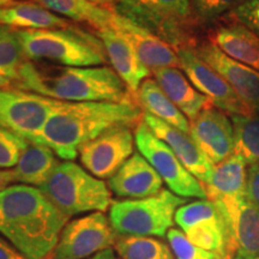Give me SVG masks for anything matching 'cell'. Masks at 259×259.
Returning <instances> with one entry per match:
<instances>
[{
  "instance_id": "cell-1",
  "label": "cell",
  "mask_w": 259,
  "mask_h": 259,
  "mask_svg": "<svg viewBox=\"0 0 259 259\" xmlns=\"http://www.w3.org/2000/svg\"><path fill=\"white\" fill-rule=\"evenodd\" d=\"M69 220L38 187L18 184L0 192V234L29 259L50 257Z\"/></svg>"
},
{
  "instance_id": "cell-2",
  "label": "cell",
  "mask_w": 259,
  "mask_h": 259,
  "mask_svg": "<svg viewBox=\"0 0 259 259\" xmlns=\"http://www.w3.org/2000/svg\"><path fill=\"white\" fill-rule=\"evenodd\" d=\"M144 113L135 100L122 102H59L34 143L46 145L61 160L72 161L79 149L116 126H131Z\"/></svg>"
},
{
  "instance_id": "cell-3",
  "label": "cell",
  "mask_w": 259,
  "mask_h": 259,
  "mask_svg": "<svg viewBox=\"0 0 259 259\" xmlns=\"http://www.w3.org/2000/svg\"><path fill=\"white\" fill-rule=\"evenodd\" d=\"M16 88L60 102H122L127 87L109 66L73 67L25 60Z\"/></svg>"
},
{
  "instance_id": "cell-4",
  "label": "cell",
  "mask_w": 259,
  "mask_h": 259,
  "mask_svg": "<svg viewBox=\"0 0 259 259\" xmlns=\"http://www.w3.org/2000/svg\"><path fill=\"white\" fill-rule=\"evenodd\" d=\"M17 35L29 61L73 67L105 66L108 63L100 38L77 28L17 29Z\"/></svg>"
},
{
  "instance_id": "cell-5",
  "label": "cell",
  "mask_w": 259,
  "mask_h": 259,
  "mask_svg": "<svg viewBox=\"0 0 259 259\" xmlns=\"http://www.w3.org/2000/svg\"><path fill=\"white\" fill-rule=\"evenodd\" d=\"M40 190L69 218L85 212H105L113 203L111 190L105 181L72 161L58 164Z\"/></svg>"
},
{
  "instance_id": "cell-6",
  "label": "cell",
  "mask_w": 259,
  "mask_h": 259,
  "mask_svg": "<svg viewBox=\"0 0 259 259\" xmlns=\"http://www.w3.org/2000/svg\"><path fill=\"white\" fill-rule=\"evenodd\" d=\"M186 200L163 189L148 198L113 202L109 222L118 235L163 238L173 228L177 210Z\"/></svg>"
},
{
  "instance_id": "cell-7",
  "label": "cell",
  "mask_w": 259,
  "mask_h": 259,
  "mask_svg": "<svg viewBox=\"0 0 259 259\" xmlns=\"http://www.w3.org/2000/svg\"><path fill=\"white\" fill-rule=\"evenodd\" d=\"M174 221L193 245L223 257H235L236 244L216 204L209 199L186 203L177 210Z\"/></svg>"
},
{
  "instance_id": "cell-8",
  "label": "cell",
  "mask_w": 259,
  "mask_h": 259,
  "mask_svg": "<svg viewBox=\"0 0 259 259\" xmlns=\"http://www.w3.org/2000/svg\"><path fill=\"white\" fill-rule=\"evenodd\" d=\"M135 143L166 183L169 191L183 198L208 199L203 184L184 167L173 150L148 127L142 119L135 128Z\"/></svg>"
},
{
  "instance_id": "cell-9",
  "label": "cell",
  "mask_w": 259,
  "mask_h": 259,
  "mask_svg": "<svg viewBox=\"0 0 259 259\" xmlns=\"http://www.w3.org/2000/svg\"><path fill=\"white\" fill-rule=\"evenodd\" d=\"M118 234L103 212H90L73 219L61 231L52 259H89L112 248Z\"/></svg>"
},
{
  "instance_id": "cell-10",
  "label": "cell",
  "mask_w": 259,
  "mask_h": 259,
  "mask_svg": "<svg viewBox=\"0 0 259 259\" xmlns=\"http://www.w3.org/2000/svg\"><path fill=\"white\" fill-rule=\"evenodd\" d=\"M60 101L19 89H0V126L34 143Z\"/></svg>"
},
{
  "instance_id": "cell-11",
  "label": "cell",
  "mask_w": 259,
  "mask_h": 259,
  "mask_svg": "<svg viewBox=\"0 0 259 259\" xmlns=\"http://www.w3.org/2000/svg\"><path fill=\"white\" fill-rule=\"evenodd\" d=\"M180 69L193 87L218 108L231 115H253L255 113L236 95L232 87L197 56L192 47L177 50Z\"/></svg>"
},
{
  "instance_id": "cell-12",
  "label": "cell",
  "mask_w": 259,
  "mask_h": 259,
  "mask_svg": "<svg viewBox=\"0 0 259 259\" xmlns=\"http://www.w3.org/2000/svg\"><path fill=\"white\" fill-rule=\"evenodd\" d=\"M135 134L131 126H116L79 149L83 167L99 179H111L134 155Z\"/></svg>"
},
{
  "instance_id": "cell-13",
  "label": "cell",
  "mask_w": 259,
  "mask_h": 259,
  "mask_svg": "<svg viewBox=\"0 0 259 259\" xmlns=\"http://www.w3.org/2000/svg\"><path fill=\"white\" fill-rule=\"evenodd\" d=\"M190 135L204 155L218 164L235 151V132L226 112L209 103L190 121Z\"/></svg>"
},
{
  "instance_id": "cell-14",
  "label": "cell",
  "mask_w": 259,
  "mask_h": 259,
  "mask_svg": "<svg viewBox=\"0 0 259 259\" xmlns=\"http://www.w3.org/2000/svg\"><path fill=\"white\" fill-rule=\"evenodd\" d=\"M196 54L226 80L254 113H259V71L226 56L210 41L192 47Z\"/></svg>"
},
{
  "instance_id": "cell-15",
  "label": "cell",
  "mask_w": 259,
  "mask_h": 259,
  "mask_svg": "<svg viewBox=\"0 0 259 259\" xmlns=\"http://www.w3.org/2000/svg\"><path fill=\"white\" fill-rule=\"evenodd\" d=\"M213 203L228 223L236 244V254L259 259V210L247 198V194L213 200Z\"/></svg>"
},
{
  "instance_id": "cell-16",
  "label": "cell",
  "mask_w": 259,
  "mask_h": 259,
  "mask_svg": "<svg viewBox=\"0 0 259 259\" xmlns=\"http://www.w3.org/2000/svg\"><path fill=\"white\" fill-rule=\"evenodd\" d=\"M111 28L131 45L151 72L162 67H180L177 51L169 44L131 19L114 12Z\"/></svg>"
},
{
  "instance_id": "cell-17",
  "label": "cell",
  "mask_w": 259,
  "mask_h": 259,
  "mask_svg": "<svg viewBox=\"0 0 259 259\" xmlns=\"http://www.w3.org/2000/svg\"><path fill=\"white\" fill-rule=\"evenodd\" d=\"M143 121L173 150L184 167L197 178L203 186L211 180L215 164L204 155L190 134L180 131L148 113L143 114Z\"/></svg>"
},
{
  "instance_id": "cell-18",
  "label": "cell",
  "mask_w": 259,
  "mask_h": 259,
  "mask_svg": "<svg viewBox=\"0 0 259 259\" xmlns=\"http://www.w3.org/2000/svg\"><path fill=\"white\" fill-rule=\"evenodd\" d=\"M163 180L143 155L135 153L108 180V187L119 198L143 199L162 191Z\"/></svg>"
},
{
  "instance_id": "cell-19",
  "label": "cell",
  "mask_w": 259,
  "mask_h": 259,
  "mask_svg": "<svg viewBox=\"0 0 259 259\" xmlns=\"http://www.w3.org/2000/svg\"><path fill=\"white\" fill-rule=\"evenodd\" d=\"M97 37L102 42L112 69L127 87L128 92L137 95L142 83L151 71L139 59L134 48L113 28L97 30Z\"/></svg>"
},
{
  "instance_id": "cell-20",
  "label": "cell",
  "mask_w": 259,
  "mask_h": 259,
  "mask_svg": "<svg viewBox=\"0 0 259 259\" xmlns=\"http://www.w3.org/2000/svg\"><path fill=\"white\" fill-rule=\"evenodd\" d=\"M156 17L164 29V41L174 50L194 47L190 35L194 23L191 14V0H136Z\"/></svg>"
},
{
  "instance_id": "cell-21",
  "label": "cell",
  "mask_w": 259,
  "mask_h": 259,
  "mask_svg": "<svg viewBox=\"0 0 259 259\" xmlns=\"http://www.w3.org/2000/svg\"><path fill=\"white\" fill-rule=\"evenodd\" d=\"M222 19V23L209 34V41L226 56L259 71V37L234 19Z\"/></svg>"
},
{
  "instance_id": "cell-22",
  "label": "cell",
  "mask_w": 259,
  "mask_h": 259,
  "mask_svg": "<svg viewBox=\"0 0 259 259\" xmlns=\"http://www.w3.org/2000/svg\"><path fill=\"white\" fill-rule=\"evenodd\" d=\"M158 85L190 121L194 120L209 103V99L193 87L179 67H162L153 71Z\"/></svg>"
},
{
  "instance_id": "cell-23",
  "label": "cell",
  "mask_w": 259,
  "mask_h": 259,
  "mask_svg": "<svg viewBox=\"0 0 259 259\" xmlns=\"http://www.w3.org/2000/svg\"><path fill=\"white\" fill-rule=\"evenodd\" d=\"M0 24L21 30L70 28L69 19L60 17L44 6L32 2H14L0 9Z\"/></svg>"
},
{
  "instance_id": "cell-24",
  "label": "cell",
  "mask_w": 259,
  "mask_h": 259,
  "mask_svg": "<svg viewBox=\"0 0 259 259\" xmlns=\"http://www.w3.org/2000/svg\"><path fill=\"white\" fill-rule=\"evenodd\" d=\"M247 162L240 154H232L213 167L211 180L204 185L209 200L246 196Z\"/></svg>"
},
{
  "instance_id": "cell-25",
  "label": "cell",
  "mask_w": 259,
  "mask_h": 259,
  "mask_svg": "<svg viewBox=\"0 0 259 259\" xmlns=\"http://www.w3.org/2000/svg\"><path fill=\"white\" fill-rule=\"evenodd\" d=\"M60 162L46 145L29 143L14 168L16 183L40 187L47 183Z\"/></svg>"
},
{
  "instance_id": "cell-26",
  "label": "cell",
  "mask_w": 259,
  "mask_h": 259,
  "mask_svg": "<svg viewBox=\"0 0 259 259\" xmlns=\"http://www.w3.org/2000/svg\"><path fill=\"white\" fill-rule=\"evenodd\" d=\"M139 106L144 113L167 122L180 131L190 134V120L161 89L155 79L147 78L137 93Z\"/></svg>"
},
{
  "instance_id": "cell-27",
  "label": "cell",
  "mask_w": 259,
  "mask_h": 259,
  "mask_svg": "<svg viewBox=\"0 0 259 259\" xmlns=\"http://www.w3.org/2000/svg\"><path fill=\"white\" fill-rule=\"evenodd\" d=\"M58 16L87 23L97 30L112 25L114 11L97 6L88 0H32Z\"/></svg>"
},
{
  "instance_id": "cell-28",
  "label": "cell",
  "mask_w": 259,
  "mask_h": 259,
  "mask_svg": "<svg viewBox=\"0 0 259 259\" xmlns=\"http://www.w3.org/2000/svg\"><path fill=\"white\" fill-rule=\"evenodd\" d=\"M113 247L120 259H176L170 246L153 236L118 235Z\"/></svg>"
},
{
  "instance_id": "cell-29",
  "label": "cell",
  "mask_w": 259,
  "mask_h": 259,
  "mask_svg": "<svg viewBox=\"0 0 259 259\" xmlns=\"http://www.w3.org/2000/svg\"><path fill=\"white\" fill-rule=\"evenodd\" d=\"M235 132V151L248 164L259 162V113L253 115H231Z\"/></svg>"
},
{
  "instance_id": "cell-30",
  "label": "cell",
  "mask_w": 259,
  "mask_h": 259,
  "mask_svg": "<svg viewBox=\"0 0 259 259\" xmlns=\"http://www.w3.org/2000/svg\"><path fill=\"white\" fill-rule=\"evenodd\" d=\"M25 60L17 29L0 24V76L16 82L18 71Z\"/></svg>"
},
{
  "instance_id": "cell-31",
  "label": "cell",
  "mask_w": 259,
  "mask_h": 259,
  "mask_svg": "<svg viewBox=\"0 0 259 259\" xmlns=\"http://www.w3.org/2000/svg\"><path fill=\"white\" fill-rule=\"evenodd\" d=\"M245 2L247 0H191V14L196 25L210 24Z\"/></svg>"
},
{
  "instance_id": "cell-32",
  "label": "cell",
  "mask_w": 259,
  "mask_h": 259,
  "mask_svg": "<svg viewBox=\"0 0 259 259\" xmlns=\"http://www.w3.org/2000/svg\"><path fill=\"white\" fill-rule=\"evenodd\" d=\"M168 244L173 251L176 259H227L234 257H223L215 252L203 250L193 245L185 234L179 229L171 228L167 233Z\"/></svg>"
},
{
  "instance_id": "cell-33",
  "label": "cell",
  "mask_w": 259,
  "mask_h": 259,
  "mask_svg": "<svg viewBox=\"0 0 259 259\" xmlns=\"http://www.w3.org/2000/svg\"><path fill=\"white\" fill-rule=\"evenodd\" d=\"M28 145L25 139L0 126V168L15 167Z\"/></svg>"
},
{
  "instance_id": "cell-34",
  "label": "cell",
  "mask_w": 259,
  "mask_h": 259,
  "mask_svg": "<svg viewBox=\"0 0 259 259\" xmlns=\"http://www.w3.org/2000/svg\"><path fill=\"white\" fill-rule=\"evenodd\" d=\"M223 17L239 22L259 37V0H247Z\"/></svg>"
},
{
  "instance_id": "cell-35",
  "label": "cell",
  "mask_w": 259,
  "mask_h": 259,
  "mask_svg": "<svg viewBox=\"0 0 259 259\" xmlns=\"http://www.w3.org/2000/svg\"><path fill=\"white\" fill-rule=\"evenodd\" d=\"M246 194L251 203L259 210V162L248 164Z\"/></svg>"
},
{
  "instance_id": "cell-36",
  "label": "cell",
  "mask_w": 259,
  "mask_h": 259,
  "mask_svg": "<svg viewBox=\"0 0 259 259\" xmlns=\"http://www.w3.org/2000/svg\"><path fill=\"white\" fill-rule=\"evenodd\" d=\"M0 259H29L0 234Z\"/></svg>"
},
{
  "instance_id": "cell-37",
  "label": "cell",
  "mask_w": 259,
  "mask_h": 259,
  "mask_svg": "<svg viewBox=\"0 0 259 259\" xmlns=\"http://www.w3.org/2000/svg\"><path fill=\"white\" fill-rule=\"evenodd\" d=\"M16 183V177L14 169H5L0 168V192L8 187L12 186Z\"/></svg>"
},
{
  "instance_id": "cell-38",
  "label": "cell",
  "mask_w": 259,
  "mask_h": 259,
  "mask_svg": "<svg viewBox=\"0 0 259 259\" xmlns=\"http://www.w3.org/2000/svg\"><path fill=\"white\" fill-rule=\"evenodd\" d=\"M88 2L93 3V4H95L97 6H101V8L113 10L115 6H118L119 4H121V3L126 2V0H88Z\"/></svg>"
},
{
  "instance_id": "cell-39",
  "label": "cell",
  "mask_w": 259,
  "mask_h": 259,
  "mask_svg": "<svg viewBox=\"0 0 259 259\" xmlns=\"http://www.w3.org/2000/svg\"><path fill=\"white\" fill-rule=\"evenodd\" d=\"M89 259H120L118 257V254L115 253V251L113 248H108V250H105L100 253L93 255L92 258Z\"/></svg>"
},
{
  "instance_id": "cell-40",
  "label": "cell",
  "mask_w": 259,
  "mask_h": 259,
  "mask_svg": "<svg viewBox=\"0 0 259 259\" xmlns=\"http://www.w3.org/2000/svg\"><path fill=\"white\" fill-rule=\"evenodd\" d=\"M0 89H17L15 80L0 76Z\"/></svg>"
},
{
  "instance_id": "cell-41",
  "label": "cell",
  "mask_w": 259,
  "mask_h": 259,
  "mask_svg": "<svg viewBox=\"0 0 259 259\" xmlns=\"http://www.w3.org/2000/svg\"><path fill=\"white\" fill-rule=\"evenodd\" d=\"M14 2H17V0H0V9L5 8V6H8L10 4H12Z\"/></svg>"
},
{
  "instance_id": "cell-42",
  "label": "cell",
  "mask_w": 259,
  "mask_h": 259,
  "mask_svg": "<svg viewBox=\"0 0 259 259\" xmlns=\"http://www.w3.org/2000/svg\"><path fill=\"white\" fill-rule=\"evenodd\" d=\"M234 259H248V258L241 257V255H238V254H236V255H235V257H234Z\"/></svg>"
},
{
  "instance_id": "cell-43",
  "label": "cell",
  "mask_w": 259,
  "mask_h": 259,
  "mask_svg": "<svg viewBox=\"0 0 259 259\" xmlns=\"http://www.w3.org/2000/svg\"><path fill=\"white\" fill-rule=\"evenodd\" d=\"M46 259H52V255H50V257H47Z\"/></svg>"
},
{
  "instance_id": "cell-44",
  "label": "cell",
  "mask_w": 259,
  "mask_h": 259,
  "mask_svg": "<svg viewBox=\"0 0 259 259\" xmlns=\"http://www.w3.org/2000/svg\"><path fill=\"white\" fill-rule=\"evenodd\" d=\"M227 259H234V258H227Z\"/></svg>"
}]
</instances>
